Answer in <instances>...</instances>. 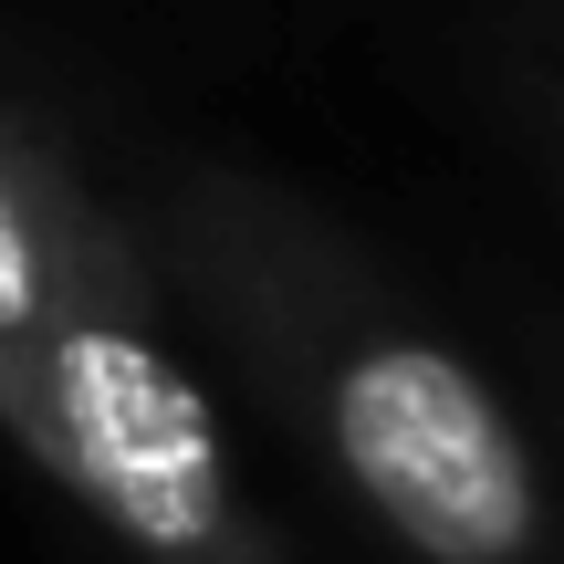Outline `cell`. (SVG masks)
I'll use <instances>...</instances> for the list:
<instances>
[{
    "mask_svg": "<svg viewBox=\"0 0 564 564\" xmlns=\"http://www.w3.org/2000/svg\"><path fill=\"white\" fill-rule=\"evenodd\" d=\"M345 460L387 502V523L440 564H502L533 533V481L502 408L429 345H387L335 398Z\"/></svg>",
    "mask_w": 564,
    "mask_h": 564,
    "instance_id": "obj_1",
    "label": "cell"
},
{
    "mask_svg": "<svg viewBox=\"0 0 564 564\" xmlns=\"http://www.w3.org/2000/svg\"><path fill=\"white\" fill-rule=\"evenodd\" d=\"M53 408L74 440L84 481L105 491L126 533L188 554L220 523V440L188 377H167L137 335H74L53 356Z\"/></svg>",
    "mask_w": 564,
    "mask_h": 564,
    "instance_id": "obj_2",
    "label": "cell"
},
{
    "mask_svg": "<svg viewBox=\"0 0 564 564\" xmlns=\"http://www.w3.org/2000/svg\"><path fill=\"white\" fill-rule=\"evenodd\" d=\"M32 303H42V282H32V241H21L11 209H0V335H21V324H32Z\"/></svg>",
    "mask_w": 564,
    "mask_h": 564,
    "instance_id": "obj_3",
    "label": "cell"
}]
</instances>
